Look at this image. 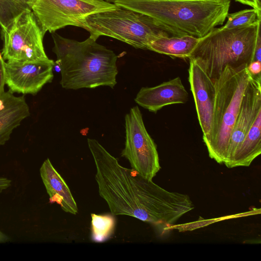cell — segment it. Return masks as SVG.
Masks as SVG:
<instances>
[{"mask_svg":"<svg viewBox=\"0 0 261 261\" xmlns=\"http://www.w3.org/2000/svg\"><path fill=\"white\" fill-rule=\"evenodd\" d=\"M96 168L98 193L112 215L154 225H171L186 212L185 194L169 192L133 169L122 166L97 140L87 139Z\"/></svg>","mask_w":261,"mask_h":261,"instance_id":"1","label":"cell"},{"mask_svg":"<svg viewBox=\"0 0 261 261\" xmlns=\"http://www.w3.org/2000/svg\"><path fill=\"white\" fill-rule=\"evenodd\" d=\"M115 5L151 17L172 36L201 38L224 23L230 0H115Z\"/></svg>","mask_w":261,"mask_h":261,"instance_id":"2","label":"cell"},{"mask_svg":"<svg viewBox=\"0 0 261 261\" xmlns=\"http://www.w3.org/2000/svg\"><path fill=\"white\" fill-rule=\"evenodd\" d=\"M57 56L55 64L61 71L60 83L63 88L77 90L109 86L117 84V56L90 36L82 42L52 33Z\"/></svg>","mask_w":261,"mask_h":261,"instance_id":"3","label":"cell"},{"mask_svg":"<svg viewBox=\"0 0 261 261\" xmlns=\"http://www.w3.org/2000/svg\"><path fill=\"white\" fill-rule=\"evenodd\" d=\"M260 21L250 25L215 28L199 40L188 59L195 60L214 82L226 66H247L253 61Z\"/></svg>","mask_w":261,"mask_h":261,"instance_id":"4","label":"cell"},{"mask_svg":"<svg viewBox=\"0 0 261 261\" xmlns=\"http://www.w3.org/2000/svg\"><path fill=\"white\" fill-rule=\"evenodd\" d=\"M252 75L246 65L226 66L214 82L216 97L209 135L203 139L210 157L219 164L226 159L230 135L243 94Z\"/></svg>","mask_w":261,"mask_h":261,"instance_id":"5","label":"cell"},{"mask_svg":"<svg viewBox=\"0 0 261 261\" xmlns=\"http://www.w3.org/2000/svg\"><path fill=\"white\" fill-rule=\"evenodd\" d=\"M81 28L94 40L108 36L142 49L148 50L150 43L158 38L170 37L150 16L118 6L115 9L85 18Z\"/></svg>","mask_w":261,"mask_h":261,"instance_id":"6","label":"cell"},{"mask_svg":"<svg viewBox=\"0 0 261 261\" xmlns=\"http://www.w3.org/2000/svg\"><path fill=\"white\" fill-rule=\"evenodd\" d=\"M30 7L45 34L68 25L81 27L85 18L117 6L106 0H33Z\"/></svg>","mask_w":261,"mask_h":261,"instance_id":"7","label":"cell"},{"mask_svg":"<svg viewBox=\"0 0 261 261\" xmlns=\"http://www.w3.org/2000/svg\"><path fill=\"white\" fill-rule=\"evenodd\" d=\"M44 35L31 9L27 10L7 29H1L4 59L19 62L48 59L43 46Z\"/></svg>","mask_w":261,"mask_h":261,"instance_id":"8","label":"cell"},{"mask_svg":"<svg viewBox=\"0 0 261 261\" xmlns=\"http://www.w3.org/2000/svg\"><path fill=\"white\" fill-rule=\"evenodd\" d=\"M125 141L121 156L144 178L152 180L161 169L156 146L147 132L138 106L125 116Z\"/></svg>","mask_w":261,"mask_h":261,"instance_id":"9","label":"cell"},{"mask_svg":"<svg viewBox=\"0 0 261 261\" xmlns=\"http://www.w3.org/2000/svg\"><path fill=\"white\" fill-rule=\"evenodd\" d=\"M55 62L51 59L34 62L7 61L5 83L12 93L36 94L54 77Z\"/></svg>","mask_w":261,"mask_h":261,"instance_id":"10","label":"cell"},{"mask_svg":"<svg viewBox=\"0 0 261 261\" xmlns=\"http://www.w3.org/2000/svg\"><path fill=\"white\" fill-rule=\"evenodd\" d=\"M189 59V82L195 102L202 139L211 130L216 97L214 82L194 60Z\"/></svg>","mask_w":261,"mask_h":261,"instance_id":"11","label":"cell"},{"mask_svg":"<svg viewBox=\"0 0 261 261\" xmlns=\"http://www.w3.org/2000/svg\"><path fill=\"white\" fill-rule=\"evenodd\" d=\"M260 75L252 76L245 90L239 112L233 127L224 164L228 167L234 151L244 139L261 110Z\"/></svg>","mask_w":261,"mask_h":261,"instance_id":"12","label":"cell"},{"mask_svg":"<svg viewBox=\"0 0 261 261\" xmlns=\"http://www.w3.org/2000/svg\"><path fill=\"white\" fill-rule=\"evenodd\" d=\"M189 93L177 76L152 87H142L137 93L135 102L150 112L156 113L164 107L186 103Z\"/></svg>","mask_w":261,"mask_h":261,"instance_id":"13","label":"cell"},{"mask_svg":"<svg viewBox=\"0 0 261 261\" xmlns=\"http://www.w3.org/2000/svg\"><path fill=\"white\" fill-rule=\"evenodd\" d=\"M40 174L49 196V203H56L60 205L64 212L76 215L78 208L71 192L49 159L42 163Z\"/></svg>","mask_w":261,"mask_h":261,"instance_id":"14","label":"cell"},{"mask_svg":"<svg viewBox=\"0 0 261 261\" xmlns=\"http://www.w3.org/2000/svg\"><path fill=\"white\" fill-rule=\"evenodd\" d=\"M30 114L24 96H16L10 90L0 96V146L9 140L13 130Z\"/></svg>","mask_w":261,"mask_h":261,"instance_id":"15","label":"cell"},{"mask_svg":"<svg viewBox=\"0 0 261 261\" xmlns=\"http://www.w3.org/2000/svg\"><path fill=\"white\" fill-rule=\"evenodd\" d=\"M261 153V110L237 147L227 168L249 166L253 161Z\"/></svg>","mask_w":261,"mask_h":261,"instance_id":"16","label":"cell"},{"mask_svg":"<svg viewBox=\"0 0 261 261\" xmlns=\"http://www.w3.org/2000/svg\"><path fill=\"white\" fill-rule=\"evenodd\" d=\"M199 40L188 35L163 37L152 41L148 50L171 57L189 58Z\"/></svg>","mask_w":261,"mask_h":261,"instance_id":"17","label":"cell"},{"mask_svg":"<svg viewBox=\"0 0 261 261\" xmlns=\"http://www.w3.org/2000/svg\"><path fill=\"white\" fill-rule=\"evenodd\" d=\"M91 216L92 240L97 243L107 241L114 230L115 219L114 215L91 214Z\"/></svg>","mask_w":261,"mask_h":261,"instance_id":"18","label":"cell"},{"mask_svg":"<svg viewBox=\"0 0 261 261\" xmlns=\"http://www.w3.org/2000/svg\"><path fill=\"white\" fill-rule=\"evenodd\" d=\"M29 6L17 0H0V25L7 29L22 13L30 10Z\"/></svg>","mask_w":261,"mask_h":261,"instance_id":"19","label":"cell"},{"mask_svg":"<svg viewBox=\"0 0 261 261\" xmlns=\"http://www.w3.org/2000/svg\"><path fill=\"white\" fill-rule=\"evenodd\" d=\"M261 11L254 8L245 9L234 13H228L223 29H230L250 25L261 21Z\"/></svg>","mask_w":261,"mask_h":261,"instance_id":"20","label":"cell"},{"mask_svg":"<svg viewBox=\"0 0 261 261\" xmlns=\"http://www.w3.org/2000/svg\"><path fill=\"white\" fill-rule=\"evenodd\" d=\"M5 60L4 59L2 53L0 52V96L5 92Z\"/></svg>","mask_w":261,"mask_h":261,"instance_id":"21","label":"cell"},{"mask_svg":"<svg viewBox=\"0 0 261 261\" xmlns=\"http://www.w3.org/2000/svg\"><path fill=\"white\" fill-rule=\"evenodd\" d=\"M247 69L252 76L260 75L261 62L253 61L247 66Z\"/></svg>","mask_w":261,"mask_h":261,"instance_id":"22","label":"cell"},{"mask_svg":"<svg viewBox=\"0 0 261 261\" xmlns=\"http://www.w3.org/2000/svg\"><path fill=\"white\" fill-rule=\"evenodd\" d=\"M244 5L249 6L259 11H261L260 0H234Z\"/></svg>","mask_w":261,"mask_h":261,"instance_id":"23","label":"cell"},{"mask_svg":"<svg viewBox=\"0 0 261 261\" xmlns=\"http://www.w3.org/2000/svg\"><path fill=\"white\" fill-rule=\"evenodd\" d=\"M253 61L259 62L261 61V37L260 33L258 35L257 38Z\"/></svg>","mask_w":261,"mask_h":261,"instance_id":"24","label":"cell"},{"mask_svg":"<svg viewBox=\"0 0 261 261\" xmlns=\"http://www.w3.org/2000/svg\"><path fill=\"white\" fill-rule=\"evenodd\" d=\"M12 181L10 179L0 176V193L9 188L11 185Z\"/></svg>","mask_w":261,"mask_h":261,"instance_id":"25","label":"cell"},{"mask_svg":"<svg viewBox=\"0 0 261 261\" xmlns=\"http://www.w3.org/2000/svg\"><path fill=\"white\" fill-rule=\"evenodd\" d=\"M9 238L0 231V243H5L9 241Z\"/></svg>","mask_w":261,"mask_h":261,"instance_id":"26","label":"cell"},{"mask_svg":"<svg viewBox=\"0 0 261 261\" xmlns=\"http://www.w3.org/2000/svg\"><path fill=\"white\" fill-rule=\"evenodd\" d=\"M17 1H18L19 2L22 3L24 4H25V5H27L30 6L31 4L33 2V0H17Z\"/></svg>","mask_w":261,"mask_h":261,"instance_id":"27","label":"cell"},{"mask_svg":"<svg viewBox=\"0 0 261 261\" xmlns=\"http://www.w3.org/2000/svg\"><path fill=\"white\" fill-rule=\"evenodd\" d=\"M106 1H108L109 2H113L115 0H106Z\"/></svg>","mask_w":261,"mask_h":261,"instance_id":"28","label":"cell"}]
</instances>
